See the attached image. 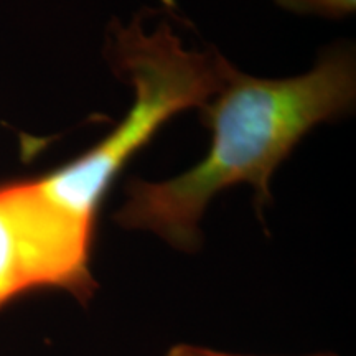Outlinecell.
<instances>
[{"label":"cell","instance_id":"cell-1","mask_svg":"<svg viewBox=\"0 0 356 356\" xmlns=\"http://www.w3.org/2000/svg\"><path fill=\"white\" fill-rule=\"evenodd\" d=\"M355 97L351 48H332L310 73L289 79L252 78L231 65L220 91L202 108L203 124L213 132L203 162L160 184L129 181L115 221L195 251L202 241L198 222L216 193L251 184L262 210L270 203L269 181L280 162L317 124L348 114Z\"/></svg>","mask_w":356,"mask_h":356},{"label":"cell","instance_id":"cell-2","mask_svg":"<svg viewBox=\"0 0 356 356\" xmlns=\"http://www.w3.org/2000/svg\"><path fill=\"white\" fill-rule=\"evenodd\" d=\"M111 63L134 86L132 108L108 137L37 184L71 216L95 228L102 200L126 163L172 115L202 109L220 91L229 70L215 50L188 51L163 22L152 35L136 19L129 26L111 25Z\"/></svg>","mask_w":356,"mask_h":356},{"label":"cell","instance_id":"cell-3","mask_svg":"<svg viewBox=\"0 0 356 356\" xmlns=\"http://www.w3.org/2000/svg\"><path fill=\"white\" fill-rule=\"evenodd\" d=\"M275 3L286 10L314 13L328 19H341L350 15L356 7V0H275Z\"/></svg>","mask_w":356,"mask_h":356},{"label":"cell","instance_id":"cell-4","mask_svg":"<svg viewBox=\"0 0 356 356\" xmlns=\"http://www.w3.org/2000/svg\"><path fill=\"white\" fill-rule=\"evenodd\" d=\"M167 356H238V355L221 353V351H213L210 348H202V346L177 345L175 348L168 351ZM315 356H335V355H315Z\"/></svg>","mask_w":356,"mask_h":356}]
</instances>
